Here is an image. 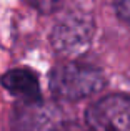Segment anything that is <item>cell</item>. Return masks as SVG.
I'll list each match as a JSON object with an SVG mask.
<instances>
[{"mask_svg": "<svg viewBox=\"0 0 130 131\" xmlns=\"http://www.w3.org/2000/svg\"><path fill=\"white\" fill-rule=\"evenodd\" d=\"M60 121V108L42 98L18 101L10 113V126L13 131H55Z\"/></svg>", "mask_w": 130, "mask_h": 131, "instance_id": "cell-3", "label": "cell"}, {"mask_svg": "<svg viewBox=\"0 0 130 131\" xmlns=\"http://www.w3.org/2000/svg\"><path fill=\"white\" fill-rule=\"evenodd\" d=\"M95 32L94 17L82 10H72L63 15L50 33V43L59 53L73 57L90 45Z\"/></svg>", "mask_w": 130, "mask_h": 131, "instance_id": "cell-2", "label": "cell"}, {"mask_svg": "<svg viewBox=\"0 0 130 131\" xmlns=\"http://www.w3.org/2000/svg\"><path fill=\"white\" fill-rule=\"evenodd\" d=\"M115 12L118 18L130 25V0H115Z\"/></svg>", "mask_w": 130, "mask_h": 131, "instance_id": "cell-7", "label": "cell"}, {"mask_svg": "<svg viewBox=\"0 0 130 131\" xmlns=\"http://www.w3.org/2000/svg\"><path fill=\"white\" fill-rule=\"evenodd\" d=\"M0 83L8 90V93L17 96L18 101L42 98L40 96L39 78L29 68H13V70H8L2 77Z\"/></svg>", "mask_w": 130, "mask_h": 131, "instance_id": "cell-5", "label": "cell"}, {"mask_svg": "<svg viewBox=\"0 0 130 131\" xmlns=\"http://www.w3.org/2000/svg\"><path fill=\"white\" fill-rule=\"evenodd\" d=\"M29 3L33 8H37L39 12L50 13V12H55L57 8H60L63 0H29Z\"/></svg>", "mask_w": 130, "mask_h": 131, "instance_id": "cell-6", "label": "cell"}, {"mask_svg": "<svg viewBox=\"0 0 130 131\" xmlns=\"http://www.w3.org/2000/svg\"><path fill=\"white\" fill-rule=\"evenodd\" d=\"M104 71L90 63L72 61L55 67L50 71L49 86L57 100L78 101L98 93L105 86Z\"/></svg>", "mask_w": 130, "mask_h": 131, "instance_id": "cell-1", "label": "cell"}, {"mask_svg": "<svg viewBox=\"0 0 130 131\" xmlns=\"http://www.w3.org/2000/svg\"><path fill=\"white\" fill-rule=\"evenodd\" d=\"M87 125L94 131H130V95H108L88 106Z\"/></svg>", "mask_w": 130, "mask_h": 131, "instance_id": "cell-4", "label": "cell"}]
</instances>
